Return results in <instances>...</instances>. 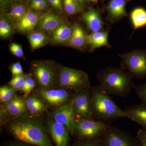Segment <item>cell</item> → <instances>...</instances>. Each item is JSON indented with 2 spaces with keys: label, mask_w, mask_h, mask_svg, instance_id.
<instances>
[{
  "label": "cell",
  "mask_w": 146,
  "mask_h": 146,
  "mask_svg": "<svg viewBox=\"0 0 146 146\" xmlns=\"http://www.w3.org/2000/svg\"><path fill=\"white\" fill-rule=\"evenodd\" d=\"M108 125L94 119H75L74 133L82 140L97 138L103 135Z\"/></svg>",
  "instance_id": "5b68a950"
},
{
  "label": "cell",
  "mask_w": 146,
  "mask_h": 146,
  "mask_svg": "<svg viewBox=\"0 0 146 146\" xmlns=\"http://www.w3.org/2000/svg\"><path fill=\"white\" fill-rule=\"evenodd\" d=\"M47 7V3L46 1L37 4L36 5L31 7L32 9L36 11H42L44 10Z\"/></svg>",
  "instance_id": "74e56055"
},
{
  "label": "cell",
  "mask_w": 146,
  "mask_h": 146,
  "mask_svg": "<svg viewBox=\"0 0 146 146\" xmlns=\"http://www.w3.org/2000/svg\"><path fill=\"white\" fill-rule=\"evenodd\" d=\"M131 23L134 30L146 26V9L139 7L133 9L130 14Z\"/></svg>",
  "instance_id": "603a6c76"
},
{
  "label": "cell",
  "mask_w": 146,
  "mask_h": 146,
  "mask_svg": "<svg viewBox=\"0 0 146 146\" xmlns=\"http://www.w3.org/2000/svg\"><path fill=\"white\" fill-rule=\"evenodd\" d=\"M74 1L77 3L82 8H83L84 3H85V0H74Z\"/></svg>",
  "instance_id": "ab89813d"
},
{
  "label": "cell",
  "mask_w": 146,
  "mask_h": 146,
  "mask_svg": "<svg viewBox=\"0 0 146 146\" xmlns=\"http://www.w3.org/2000/svg\"><path fill=\"white\" fill-rule=\"evenodd\" d=\"M90 92L94 118L103 121L127 118L125 110L120 108L99 86L92 88Z\"/></svg>",
  "instance_id": "3957f363"
},
{
  "label": "cell",
  "mask_w": 146,
  "mask_h": 146,
  "mask_svg": "<svg viewBox=\"0 0 146 146\" xmlns=\"http://www.w3.org/2000/svg\"><path fill=\"white\" fill-rule=\"evenodd\" d=\"M105 1V0H103V1Z\"/></svg>",
  "instance_id": "ee69618b"
},
{
  "label": "cell",
  "mask_w": 146,
  "mask_h": 146,
  "mask_svg": "<svg viewBox=\"0 0 146 146\" xmlns=\"http://www.w3.org/2000/svg\"><path fill=\"white\" fill-rule=\"evenodd\" d=\"M123 65L133 77L146 78V50H135L119 55Z\"/></svg>",
  "instance_id": "8992f818"
},
{
  "label": "cell",
  "mask_w": 146,
  "mask_h": 146,
  "mask_svg": "<svg viewBox=\"0 0 146 146\" xmlns=\"http://www.w3.org/2000/svg\"><path fill=\"white\" fill-rule=\"evenodd\" d=\"M108 33L102 31L92 32L88 35V45L91 51L102 47L110 48L108 42Z\"/></svg>",
  "instance_id": "ffe728a7"
},
{
  "label": "cell",
  "mask_w": 146,
  "mask_h": 146,
  "mask_svg": "<svg viewBox=\"0 0 146 146\" xmlns=\"http://www.w3.org/2000/svg\"><path fill=\"white\" fill-rule=\"evenodd\" d=\"M94 139L82 140L76 143L73 146H101L100 143L95 141Z\"/></svg>",
  "instance_id": "836d02e7"
},
{
  "label": "cell",
  "mask_w": 146,
  "mask_h": 146,
  "mask_svg": "<svg viewBox=\"0 0 146 146\" xmlns=\"http://www.w3.org/2000/svg\"><path fill=\"white\" fill-rule=\"evenodd\" d=\"M32 70L40 86L43 89H50L54 85L56 78V71L50 62L40 61L34 62Z\"/></svg>",
  "instance_id": "52a82bcc"
},
{
  "label": "cell",
  "mask_w": 146,
  "mask_h": 146,
  "mask_svg": "<svg viewBox=\"0 0 146 146\" xmlns=\"http://www.w3.org/2000/svg\"><path fill=\"white\" fill-rule=\"evenodd\" d=\"M7 130L16 140L36 146H54L44 125L37 117L13 119Z\"/></svg>",
  "instance_id": "6da1fadb"
},
{
  "label": "cell",
  "mask_w": 146,
  "mask_h": 146,
  "mask_svg": "<svg viewBox=\"0 0 146 146\" xmlns=\"http://www.w3.org/2000/svg\"><path fill=\"white\" fill-rule=\"evenodd\" d=\"M138 138L141 146H146V130H140L138 133Z\"/></svg>",
  "instance_id": "8d00e7d4"
},
{
  "label": "cell",
  "mask_w": 146,
  "mask_h": 146,
  "mask_svg": "<svg viewBox=\"0 0 146 146\" xmlns=\"http://www.w3.org/2000/svg\"><path fill=\"white\" fill-rule=\"evenodd\" d=\"M48 2L53 7L59 11L63 10L62 0H48Z\"/></svg>",
  "instance_id": "d590c367"
},
{
  "label": "cell",
  "mask_w": 146,
  "mask_h": 146,
  "mask_svg": "<svg viewBox=\"0 0 146 146\" xmlns=\"http://www.w3.org/2000/svg\"><path fill=\"white\" fill-rule=\"evenodd\" d=\"M25 6L24 5H18L13 7L11 10L9 16L12 21L16 25L21 21L27 12Z\"/></svg>",
  "instance_id": "d4e9b609"
},
{
  "label": "cell",
  "mask_w": 146,
  "mask_h": 146,
  "mask_svg": "<svg viewBox=\"0 0 146 146\" xmlns=\"http://www.w3.org/2000/svg\"><path fill=\"white\" fill-rule=\"evenodd\" d=\"M63 21L60 16L52 12H46L40 15L38 29L39 31L53 32L60 25Z\"/></svg>",
  "instance_id": "2e32d148"
},
{
  "label": "cell",
  "mask_w": 146,
  "mask_h": 146,
  "mask_svg": "<svg viewBox=\"0 0 146 146\" xmlns=\"http://www.w3.org/2000/svg\"><path fill=\"white\" fill-rule=\"evenodd\" d=\"M100 9L90 7L82 16L87 28L92 32L103 31L104 22Z\"/></svg>",
  "instance_id": "9a60e30c"
},
{
  "label": "cell",
  "mask_w": 146,
  "mask_h": 146,
  "mask_svg": "<svg viewBox=\"0 0 146 146\" xmlns=\"http://www.w3.org/2000/svg\"><path fill=\"white\" fill-rule=\"evenodd\" d=\"M73 30V27L65 23L62 22L60 26L52 32V41L56 44L68 43L70 40Z\"/></svg>",
  "instance_id": "7402d4cb"
},
{
  "label": "cell",
  "mask_w": 146,
  "mask_h": 146,
  "mask_svg": "<svg viewBox=\"0 0 146 146\" xmlns=\"http://www.w3.org/2000/svg\"><path fill=\"white\" fill-rule=\"evenodd\" d=\"M9 49L11 52L17 57H24L23 50L21 45L16 43H11L9 45Z\"/></svg>",
  "instance_id": "4dcf8cb0"
},
{
  "label": "cell",
  "mask_w": 146,
  "mask_h": 146,
  "mask_svg": "<svg viewBox=\"0 0 146 146\" xmlns=\"http://www.w3.org/2000/svg\"><path fill=\"white\" fill-rule=\"evenodd\" d=\"M28 75L23 74L13 76L9 82V85L16 91H20L23 84L25 82Z\"/></svg>",
  "instance_id": "f1b7e54d"
},
{
  "label": "cell",
  "mask_w": 146,
  "mask_h": 146,
  "mask_svg": "<svg viewBox=\"0 0 146 146\" xmlns=\"http://www.w3.org/2000/svg\"><path fill=\"white\" fill-rule=\"evenodd\" d=\"M45 1V0H32L31 1V7Z\"/></svg>",
  "instance_id": "f35d334b"
},
{
  "label": "cell",
  "mask_w": 146,
  "mask_h": 146,
  "mask_svg": "<svg viewBox=\"0 0 146 146\" xmlns=\"http://www.w3.org/2000/svg\"><path fill=\"white\" fill-rule=\"evenodd\" d=\"M47 124L51 136L56 146H68L70 141L69 130L65 126L56 122L50 117Z\"/></svg>",
  "instance_id": "5bb4252c"
},
{
  "label": "cell",
  "mask_w": 146,
  "mask_h": 146,
  "mask_svg": "<svg viewBox=\"0 0 146 146\" xmlns=\"http://www.w3.org/2000/svg\"><path fill=\"white\" fill-rule=\"evenodd\" d=\"M58 74V84L62 89L77 93L90 88L89 77L83 71L60 66Z\"/></svg>",
  "instance_id": "277c9868"
},
{
  "label": "cell",
  "mask_w": 146,
  "mask_h": 146,
  "mask_svg": "<svg viewBox=\"0 0 146 146\" xmlns=\"http://www.w3.org/2000/svg\"><path fill=\"white\" fill-rule=\"evenodd\" d=\"M131 0H109L105 7L106 21L110 23L119 22L128 16L126 5Z\"/></svg>",
  "instance_id": "8fae6325"
},
{
  "label": "cell",
  "mask_w": 146,
  "mask_h": 146,
  "mask_svg": "<svg viewBox=\"0 0 146 146\" xmlns=\"http://www.w3.org/2000/svg\"><path fill=\"white\" fill-rule=\"evenodd\" d=\"M90 89L75 93L72 101L76 119H94Z\"/></svg>",
  "instance_id": "ba28073f"
},
{
  "label": "cell",
  "mask_w": 146,
  "mask_h": 146,
  "mask_svg": "<svg viewBox=\"0 0 146 146\" xmlns=\"http://www.w3.org/2000/svg\"><path fill=\"white\" fill-rule=\"evenodd\" d=\"M67 44L69 46L79 49H83L88 45V35L80 25H74L72 36Z\"/></svg>",
  "instance_id": "ac0fdd59"
},
{
  "label": "cell",
  "mask_w": 146,
  "mask_h": 146,
  "mask_svg": "<svg viewBox=\"0 0 146 146\" xmlns=\"http://www.w3.org/2000/svg\"><path fill=\"white\" fill-rule=\"evenodd\" d=\"M16 91L11 86H4L0 88V101L5 104L10 101L16 96Z\"/></svg>",
  "instance_id": "484cf974"
},
{
  "label": "cell",
  "mask_w": 146,
  "mask_h": 146,
  "mask_svg": "<svg viewBox=\"0 0 146 146\" xmlns=\"http://www.w3.org/2000/svg\"><path fill=\"white\" fill-rule=\"evenodd\" d=\"M1 146H36L34 145H31L19 141V140H16L14 141H7L5 142L2 144Z\"/></svg>",
  "instance_id": "e575fe53"
},
{
  "label": "cell",
  "mask_w": 146,
  "mask_h": 146,
  "mask_svg": "<svg viewBox=\"0 0 146 146\" xmlns=\"http://www.w3.org/2000/svg\"><path fill=\"white\" fill-rule=\"evenodd\" d=\"M25 82L26 84L27 91L26 94L24 96L25 98H27V97L29 96L31 92L34 89L35 86V81L33 78L31 76L28 75L27 76Z\"/></svg>",
  "instance_id": "1f68e13d"
},
{
  "label": "cell",
  "mask_w": 146,
  "mask_h": 146,
  "mask_svg": "<svg viewBox=\"0 0 146 146\" xmlns=\"http://www.w3.org/2000/svg\"><path fill=\"white\" fill-rule=\"evenodd\" d=\"M51 117L56 122L65 126L71 133H74L76 118L71 102L55 108L51 114Z\"/></svg>",
  "instance_id": "30bf717a"
},
{
  "label": "cell",
  "mask_w": 146,
  "mask_h": 146,
  "mask_svg": "<svg viewBox=\"0 0 146 146\" xmlns=\"http://www.w3.org/2000/svg\"><path fill=\"white\" fill-rule=\"evenodd\" d=\"M63 2L65 11L70 15L77 14L83 9L74 0H63Z\"/></svg>",
  "instance_id": "83f0119b"
},
{
  "label": "cell",
  "mask_w": 146,
  "mask_h": 146,
  "mask_svg": "<svg viewBox=\"0 0 146 146\" xmlns=\"http://www.w3.org/2000/svg\"><path fill=\"white\" fill-rule=\"evenodd\" d=\"M13 29L10 23L5 18H1L0 21V36L2 38H7L12 35Z\"/></svg>",
  "instance_id": "4316f807"
},
{
  "label": "cell",
  "mask_w": 146,
  "mask_h": 146,
  "mask_svg": "<svg viewBox=\"0 0 146 146\" xmlns=\"http://www.w3.org/2000/svg\"><path fill=\"white\" fill-rule=\"evenodd\" d=\"M17 1H22V0H17Z\"/></svg>",
  "instance_id": "7bdbcfd3"
},
{
  "label": "cell",
  "mask_w": 146,
  "mask_h": 146,
  "mask_svg": "<svg viewBox=\"0 0 146 146\" xmlns=\"http://www.w3.org/2000/svg\"><path fill=\"white\" fill-rule=\"evenodd\" d=\"M103 135L105 146H134L129 137L117 128L108 126Z\"/></svg>",
  "instance_id": "4fadbf2b"
},
{
  "label": "cell",
  "mask_w": 146,
  "mask_h": 146,
  "mask_svg": "<svg viewBox=\"0 0 146 146\" xmlns=\"http://www.w3.org/2000/svg\"><path fill=\"white\" fill-rule=\"evenodd\" d=\"M25 101L27 107L32 117H39L47 111V106L35 95H29L26 98Z\"/></svg>",
  "instance_id": "44dd1931"
},
{
  "label": "cell",
  "mask_w": 146,
  "mask_h": 146,
  "mask_svg": "<svg viewBox=\"0 0 146 146\" xmlns=\"http://www.w3.org/2000/svg\"><path fill=\"white\" fill-rule=\"evenodd\" d=\"M9 1L10 0H1V5L5 6L9 2Z\"/></svg>",
  "instance_id": "60d3db41"
},
{
  "label": "cell",
  "mask_w": 146,
  "mask_h": 146,
  "mask_svg": "<svg viewBox=\"0 0 146 146\" xmlns=\"http://www.w3.org/2000/svg\"><path fill=\"white\" fill-rule=\"evenodd\" d=\"M3 106L9 117L13 119L32 117L26 103L25 98L15 96Z\"/></svg>",
  "instance_id": "7c38bea8"
},
{
  "label": "cell",
  "mask_w": 146,
  "mask_h": 146,
  "mask_svg": "<svg viewBox=\"0 0 146 146\" xmlns=\"http://www.w3.org/2000/svg\"><path fill=\"white\" fill-rule=\"evenodd\" d=\"M70 90L65 89H43L38 90V94L45 102L55 108L70 102L74 95Z\"/></svg>",
  "instance_id": "9c48e42d"
},
{
  "label": "cell",
  "mask_w": 146,
  "mask_h": 146,
  "mask_svg": "<svg viewBox=\"0 0 146 146\" xmlns=\"http://www.w3.org/2000/svg\"><path fill=\"white\" fill-rule=\"evenodd\" d=\"M28 39L33 50L44 46L48 40L47 35L41 31L31 33L29 35Z\"/></svg>",
  "instance_id": "cb8c5ba5"
},
{
  "label": "cell",
  "mask_w": 146,
  "mask_h": 146,
  "mask_svg": "<svg viewBox=\"0 0 146 146\" xmlns=\"http://www.w3.org/2000/svg\"><path fill=\"white\" fill-rule=\"evenodd\" d=\"M89 1H90L92 2L97 3L98 2V1L99 0H89Z\"/></svg>",
  "instance_id": "b9f144b4"
},
{
  "label": "cell",
  "mask_w": 146,
  "mask_h": 146,
  "mask_svg": "<svg viewBox=\"0 0 146 146\" xmlns=\"http://www.w3.org/2000/svg\"><path fill=\"white\" fill-rule=\"evenodd\" d=\"M127 118L146 129V103L134 105L125 110Z\"/></svg>",
  "instance_id": "e0dca14e"
},
{
  "label": "cell",
  "mask_w": 146,
  "mask_h": 146,
  "mask_svg": "<svg viewBox=\"0 0 146 146\" xmlns=\"http://www.w3.org/2000/svg\"><path fill=\"white\" fill-rule=\"evenodd\" d=\"M11 71L13 76L21 75L23 74V70L22 65L19 62L13 63L11 65Z\"/></svg>",
  "instance_id": "d6a6232c"
},
{
  "label": "cell",
  "mask_w": 146,
  "mask_h": 146,
  "mask_svg": "<svg viewBox=\"0 0 146 146\" xmlns=\"http://www.w3.org/2000/svg\"><path fill=\"white\" fill-rule=\"evenodd\" d=\"M132 76L122 69L109 67L98 74L99 86L109 95L125 97L134 88Z\"/></svg>",
  "instance_id": "7a4b0ae2"
},
{
  "label": "cell",
  "mask_w": 146,
  "mask_h": 146,
  "mask_svg": "<svg viewBox=\"0 0 146 146\" xmlns=\"http://www.w3.org/2000/svg\"><path fill=\"white\" fill-rule=\"evenodd\" d=\"M40 15L31 10H28L23 18L16 25L17 29L23 33L34 30L39 23Z\"/></svg>",
  "instance_id": "d6986e66"
},
{
  "label": "cell",
  "mask_w": 146,
  "mask_h": 146,
  "mask_svg": "<svg viewBox=\"0 0 146 146\" xmlns=\"http://www.w3.org/2000/svg\"><path fill=\"white\" fill-rule=\"evenodd\" d=\"M135 91L142 102L146 103V82L143 84L135 86Z\"/></svg>",
  "instance_id": "f546056e"
}]
</instances>
